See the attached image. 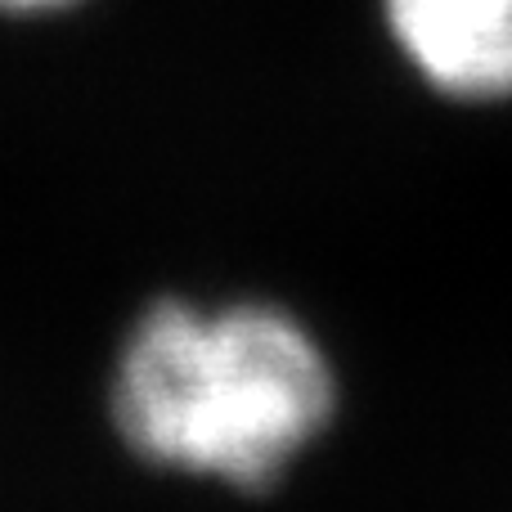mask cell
Here are the masks:
<instances>
[{"label":"cell","mask_w":512,"mask_h":512,"mask_svg":"<svg viewBox=\"0 0 512 512\" xmlns=\"http://www.w3.org/2000/svg\"><path fill=\"white\" fill-rule=\"evenodd\" d=\"M333 414V373L292 315L256 301L158 292L140 301L99 373V418L153 472L261 490Z\"/></svg>","instance_id":"cell-1"},{"label":"cell","mask_w":512,"mask_h":512,"mask_svg":"<svg viewBox=\"0 0 512 512\" xmlns=\"http://www.w3.org/2000/svg\"><path fill=\"white\" fill-rule=\"evenodd\" d=\"M400 54L459 99L512 95V0H382Z\"/></svg>","instance_id":"cell-2"},{"label":"cell","mask_w":512,"mask_h":512,"mask_svg":"<svg viewBox=\"0 0 512 512\" xmlns=\"http://www.w3.org/2000/svg\"><path fill=\"white\" fill-rule=\"evenodd\" d=\"M95 0H0V32H54L77 23Z\"/></svg>","instance_id":"cell-3"}]
</instances>
